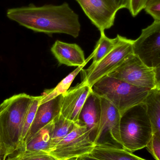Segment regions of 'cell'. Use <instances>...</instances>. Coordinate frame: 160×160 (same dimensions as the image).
<instances>
[{
    "label": "cell",
    "instance_id": "30bf717a",
    "mask_svg": "<svg viewBox=\"0 0 160 160\" xmlns=\"http://www.w3.org/2000/svg\"><path fill=\"white\" fill-rule=\"evenodd\" d=\"M100 32L113 25L117 12L105 0H76Z\"/></svg>",
    "mask_w": 160,
    "mask_h": 160
},
{
    "label": "cell",
    "instance_id": "ffe728a7",
    "mask_svg": "<svg viewBox=\"0 0 160 160\" xmlns=\"http://www.w3.org/2000/svg\"><path fill=\"white\" fill-rule=\"evenodd\" d=\"M101 36L93 51V62L91 66L96 65L112 50L118 40L117 36L114 38L107 37L104 32H101Z\"/></svg>",
    "mask_w": 160,
    "mask_h": 160
},
{
    "label": "cell",
    "instance_id": "cb8c5ba5",
    "mask_svg": "<svg viewBox=\"0 0 160 160\" xmlns=\"http://www.w3.org/2000/svg\"><path fill=\"white\" fill-rule=\"evenodd\" d=\"M150 0H130L129 11L133 17L137 16L144 9Z\"/></svg>",
    "mask_w": 160,
    "mask_h": 160
},
{
    "label": "cell",
    "instance_id": "484cf974",
    "mask_svg": "<svg viewBox=\"0 0 160 160\" xmlns=\"http://www.w3.org/2000/svg\"><path fill=\"white\" fill-rule=\"evenodd\" d=\"M17 155L21 160H57L49 155H37L26 157H21L18 154Z\"/></svg>",
    "mask_w": 160,
    "mask_h": 160
},
{
    "label": "cell",
    "instance_id": "5b68a950",
    "mask_svg": "<svg viewBox=\"0 0 160 160\" xmlns=\"http://www.w3.org/2000/svg\"><path fill=\"white\" fill-rule=\"evenodd\" d=\"M117 36V42L108 54L96 65L90 66L86 70L82 69L81 83L92 87L96 82L109 75L134 54L133 40L119 35Z\"/></svg>",
    "mask_w": 160,
    "mask_h": 160
},
{
    "label": "cell",
    "instance_id": "4316f807",
    "mask_svg": "<svg viewBox=\"0 0 160 160\" xmlns=\"http://www.w3.org/2000/svg\"><path fill=\"white\" fill-rule=\"evenodd\" d=\"M155 73L156 89L160 91V63L153 68Z\"/></svg>",
    "mask_w": 160,
    "mask_h": 160
},
{
    "label": "cell",
    "instance_id": "9c48e42d",
    "mask_svg": "<svg viewBox=\"0 0 160 160\" xmlns=\"http://www.w3.org/2000/svg\"><path fill=\"white\" fill-rule=\"evenodd\" d=\"M134 54L148 66L155 68L160 63V21L144 29L138 38L133 40Z\"/></svg>",
    "mask_w": 160,
    "mask_h": 160
},
{
    "label": "cell",
    "instance_id": "603a6c76",
    "mask_svg": "<svg viewBox=\"0 0 160 160\" xmlns=\"http://www.w3.org/2000/svg\"><path fill=\"white\" fill-rule=\"evenodd\" d=\"M144 10L154 21H160V0H150Z\"/></svg>",
    "mask_w": 160,
    "mask_h": 160
},
{
    "label": "cell",
    "instance_id": "277c9868",
    "mask_svg": "<svg viewBox=\"0 0 160 160\" xmlns=\"http://www.w3.org/2000/svg\"><path fill=\"white\" fill-rule=\"evenodd\" d=\"M91 88L115 106L121 116L133 106L144 102L151 90L108 76L96 82Z\"/></svg>",
    "mask_w": 160,
    "mask_h": 160
},
{
    "label": "cell",
    "instance_id": "44dd1931",
    "mask_svg": "<svg viewBox=\"0 0 160 160\" xmlns=\"http://www.w3.org/2000/svg\"><path fill=\"white\" fill-rule=\"evenodd\" d=\"M41 98V96L34 97L27 110L25 119H24L22 136V148L23 147L24 141L35 117L36 114L40 103Z\"/></svg>",
    "mask_w": 160,
    "mask_h": 160
},
{
    "label": "cell",
    "instance_id": "52a82bcc",
    "mask_svg": "<svg viewBox=\"0 0 160 160\" xmlns=\"http://www.w3.org/2000/svg\"><path fill=\"white\" fill-rule=\"evenodd\" d=\"M100 98L101 115L93 141L95 147L105 146L124 149L120 136L121 114L107 100Z\"/></svg>",
    "mask_w": 160,
    "mask_h": 160
},
{
    "label": "cell",
    "instance_id": "8fae6325",
    "mask_svg": "<svg viewBox=\"0 0 160 160\" xmlns=\"http://www.w3.org/2000/svg\"><path fill=\"white\" fill-rule=\"evenodd\" d=\"M91 90V87L81 83L68 89L63 94L61 114L74 123L79 122L81 110Z\"/></svg>",
    "mask_w": 160,
    "mask_h": 160
},
{
    "label": "cell",
    "instance_id": "83f0119b",
    "mask_svg": "<svg viewBox=\"0 0 160 160\" xmlns=\"http://www.w3.org/2000/svg\"><path fill=\"white\" fill-rule=\"evenodd\" d=\"M73 160H100L95 158L93 157H90L89 155H85V156H82V157H78V158H74L71 159Z\"/></svg>",
    "mask_w": 160,
    "mask_h": 160
},
{
    "label": "cell",
    "instance_id": "d4e9b609",
    "mask_svg": "<svg viewBox=\"0 0 160 160\" xmlns=\"http://www.w3.org/2000/svg\"><path fill=\"white\" fill-rule=\"evenodd\" d=\"M109 4L118 12L120 9L129 8L130 0H105Z\"/></svg>",
    "mask_w": 160,
    "mask_h": 160
},
{
    "label": "cell",
    "instance_id": "4dcf8cb0",
    "mask_svg": "<svg viewBox=\"0 0 160 160\" xmlns=\"http://www.w3.org/2000/svg\"><path fill=\"white\" fill-rule=\"evenodd\" d=\"M8 157V156L5 153L1 154V155H0V160H6Z\"/></svg>",
    "mask_w": 160,
    "mask_h": 160
},
{
    "label": "cell",
    "instance_id": "e0dca14e",
    "mask_svg": "<svg viewBox=\"0 0 160 160\" xmlns=\"http://www.w3.org/2000/svg\"><path fill=\"white\" fill-rule=\"evenodd\" d=\"M154 134L160 138V91L151 90L145 102Z\"/></svg>",
    "mask_w": 160,
    "mask_h": 160
},
{
    "label": "cell",
    "instance_id": "d6986e66",
    "mask_svg": "<svg viewBox=\"0 0 160 160\" xmlns=\"http://www.w3.org/2000/svg\"><path fill=\"white\" fill-rule=\"evenodd\" d=\"M53 121L54 128L52 137L50 152L73 130L76 125V123L65 118L61 113L57 116Z\"/></svg>",
    "mask_w": 160,
    "mask_h": 160
},
{
    "label": "cell",
    "instance_id": "9a60e30c",
    "mask_svg": "<svg viewBox=\"0 0 160 160\" xmlns=\"http://www.w3.org/2000/svg\"><path fill=\"white\" fill-rule=\"evenodd\" d=\"M101 111V98L92 90L81 110L79 121L86 126L93 141L97 133Z\"/></svg>",
    "mask_w": 160,
    "mask_h": 160
},
{
    "label": "cell",
    "instance_id": "6da1fadb",
    "mask_svg": "<svg viewBox=\"0 0 160 160\" xmlns=\"http://www.w3.org/2000/svg\"><path fill=\"white\" fill-rule=\"evenodd\" d=\"M7 17L25 28L48 35L63 33L77 38L81 31L78 15L67 2L60 5L30 4L9 8Z\"/></svg>",
    "mask_w": 160,
    "mask_h": 160
},
{
    "label": "cell",
    "instance_id": "8992f818",
    "mask_svg": "<svg viewBox=\"0 0 160 160\" xmlns=\"http://www.w3.org/2000/svg\"><path fill=\"white\" fill-rule=\"evenodd\" d=\"M95 145L85 125L76 123L73 130L50 152L49 155L57 160H68L89 155Z\"/></svg>",
    "mask_w": 160,
    "mask_h": 160
},
{
    "label": "cell",
    "instance_id": "2e32d148",
    "mask_svg": "<svg viewBox=\"0 0 160 160\" xmlns=\"http://www.w3.org/2000/svg\"><path fill=\"white\" fill-rule=\"evenodd\" d=\"M89 156L100 160H147L125 149L105 146L95 147Z\"/></svg>",
    "mask_w": 160,
    "mask_h": 160
},
{
    "label": "cell",
    "instance_id": "ac0fdd59",
    "mask_svg": "<svg viewBox=\"0 0 160 160\" xmlns=\"http://www.w3.org/2000/svg\"><path fill=\"white\" fill-rule=\"evenodd\" d=\"M88 62H87L77 68V69H75L65 78L62 80L54 88L45 90L41 95V98L39 104L49 101L67 92L75 78L82 71Z\"/></svg>",
    "mask_w": 160,
    "mask_h": 160
},
{
    "label": "cell",
    "instance_id": "3957f363",
    "mask_svg": "<svg viewBox=\"0 0 160 160\" xmlns=\"http://www.w3.org/2000/svg\"><path fill=\"white\" fill-rule=\"evenodd\" d=\"M120 132L125 150L133 153L147 147L154 132L145 102L133 106L121 116Z\"/></svg>",
    "mask_w": 160,
    "mask_h": 160
},
{
    "label": "cell",
    "instance_id": "7402d4cb",
    "mask_svg": "<svg viewBox=\"0 0 160 160\" xmlns=\"http://www.w3.org/2000/svg\"><path fill=\"white\" fill-rule=\"evenodd\" d=\"M146 148L155 160H160V138L158 135L154 133Z\"/></svg>",
    "mask_w": 160,
    "mask_h": 160
},
{
    "label": "cell",
    "instance_id": "4fadbf2b",
    "mask_svg": "<svg viewBox=\"0 0 160 160\" xmlns=\"http://www.w3.org/2000/svg\"><path fill=\"white\" fill-rule=\"evenodd\" d=\"M59 63L69 67H78L88 62L94 56L92 52L87 59L81 48L77 44H69L60 40L55 41L51 49Z\"/></svg>",
    "mask_w": 160,
    "mask_h": 160
},
{
    "label": "cell",
    "instance_id": "7c38bea8",
    "mask_svg": "<svg viewBox=\"0 0 160 160\" xmlns=\"http://www.w3.org/2000/svg\"><path fill=\"white\" fill-rule=\"evenodd\" d=\"M63 97V95H60L49 101L39 104L23 145L61 113Z\"/></svg>",
    "mask_w": 160,
    "mask_h": 160
},
{
    "label": "cell",
    "instance_id": "1f68e13d",
    "mask_svg": "<svg viewBox=\"0 0 160 160\" xmlns=\"http://www.w3.org/2000/svg\"><path fill=\"white\" fill-rule=\"evenodd\" d=\"M72 160V159H69V160Z\"/></svg>",
    "mask_w": 160,
    "mask_h": 160
},
{
    "label": "cell",
    "instance_id": "f546056e",
    "mask_svg": "<svg viewBox=\"0 0 160 160\" xmlns=\"http://www.w3.org/2000/svg\"><path fill=\"white\" fill-rule=\"evenodd\" d=\"M4 153L7 154L4 148L3 147L2 144V142H1V140H0V155Z\"/></svg>",
    "mask_w": 160,
    "mask_h": 160
},
{
    "label": "cell",
    "instance_id": "7a4b0ae2",
    "mask_svg": "<svg viewBox=\"0 0 160 160\" xmlns=\"http://www.w3.org/2000/svg\"><path fill=\"white\" fill-rule=\"evenodd\" d=\"M34 97L17 94L0 104V140L8 156L21 150L24 119Z\"/></svg>",
    "mask_w": 160,
    "mask_h": 160
},
{
    "label": "cell",
    "instance_id": "f1b7e54d",
    "mask_svg": "<svg viewBox=\"0 0 160 160\" xmlns=\"http://www.w3.org/2000/svg\"><path fill=\"white\" fill-rule=\"evenodd\" d=\"M6 160H21V159L17 156V155L16 156H14L13 157H10V156H8V158H7Z\"/></svg>",
    "mask_w": 160,
    "mask_h": 160
},
{
    "label": "cell",
    "instance_id": "5bb4252c",
    "mask_svg": "<svg viewBox=\"0 0 160 160\" xmlns=\"http://www.w3.org/2000/svg\"><path fill=\"white\" fill-rule=\"evenodd\" d=\"M53 128L54 123L52 121L27 141L21 150L18 151V154L22 157L49 155Z\"/></svg>",
    "mask_w": 160,
    "mask_h": 160
},
{
    "label": "cell",
    "instance_id": "ba28073f",
    "mask_svg": "<svg viewBox=\"0 0 160 160\" xmlns=\"http://www.w3.org/2000/svg\"><path fill=\"white\" fill-rule=\"evenodd\" d=\"M107 76L138 87L150 90L156 89L154 69L147 66L134 54L131 55Z\"/></svg>",
    "mask_w": 160,
    "mask_h": 160
}]
</instances>
